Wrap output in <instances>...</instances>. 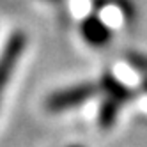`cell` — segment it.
<instances>
[{
  "instance_id": "obj_5",
  "label": "cell",
  "mask_w": 147,
  "mask_h": 147,
  "mask_svg": "<svg viewBox=\"0 0 147 147\" xmlns=\"http://www.w3.org/2000/svg\"><path fill=\"white\" fill-rule=\"evenodd\" d=\"M119 101H115L112 98H105V101L101 103L99 107V117H98V122L103 129H108L112 128V126L115 124V121H117V115H119V108H121Z\"/></svg>"
},
{
  "instance_id": "obj_2",
  "label": "cell",
  "mask_w": 147,
  "mask_h": 147,
  "mask_svg": "<svg viewBox=\"0 0 147 147\" xmlns=\"http://www.w3.org/2000/svg\"><path fill=\"white\" fill-rule=\"evenodd\" d=\"M25 50H27V36L22 30L13 32L7 37L2 50H0V105H2L4 94H5V87L11 82Z\"/></svg>"
},
{
  "instance_id": "obj_1",
  "label": "cell",
  "mask_w": 147,
  "mask_h": 147,
  "mask_svg": "<svg viewBox=\"0 0 147 147\" xmlns=\"http://www.w3.org/2000/svg\"><path fill=\"white\" fill-rule=\"evenodd\" d=\"M98 90L99 89L90 82H83V83H76V85H71V87H64V89L51 92L45 101V107L51 113L75 110V108L82 107V105H85L89 99H92Z\"/></svg>"
},
{
  "instance_id": "obj_6",
  "label": "cell",
  "mask_w": 147,
  "mask_h": 147,
  "mask_svg": "<svg viewBox=\"0 0 147 147\" xmlns=\"http://www.w3.org/2000/svg\"><path fill=\"white\" fill-rule=\"evenodd\" d=\"M144 89H145V90H147V80H145V82H144Z\"/></svg>"
},
{
  "instance_id": "obj_7",
  "label": "cell",
  "mask_w": 147,
  "mask_h": 147,
  "mask_svg": "<svg viewBox=\"0 0 147 147\" xmlns=\"http://www.w3.org/2000/svg\"><path fill=\"white\" fill-rule=\"evenodd\" d=\"M69 147H82V145H69Z\"/></svg>"
},
{
  "instance_id": "obj_3",
  "label": "cell",
  "mask_w": 147,
  "mask_h": 147,
  "mask_svg": "<svg viewBox=\"0 0 147 147\" xmlns=\"http://www.w3.org/2000/svg\"><path fill=\"white\" fill-rule=\"evenodd\" d=\"M80 34L94 48H103L112 41V30L98 16H87L80 25Z\"/></svg>"
},
{
  "instance_id": "obj_8",
  "label": "cell",
  "mask_w": 147,
  "mask_h": 147,
  "mask_svg": "<svg viewBox=\"0 0 147 147\" xmlns=\"http://www.w3.org/2000/svg\"><path fill=\"white\" fill-rule=\"evenodd\" d=\"M48 2H57V0H48Z\"/></svg>"
},
{
  "instance_id": "obj_4",
  "label": "cell",
  "mask_w": 147,
  "mask_h": 147,
  "mask_svg": "<svg viewBox=\"0 0 147 147\" xmlns=\"http://www.w3.org/2000/svg\"><path fill=\"white\" fill-rule=\"evenodd\" d=\"M101 90L105 92V96H108V98L119 101V103H126V99L131 96V90L126 85H122V83L115 76H112V75H105L103 76Z\"/></svg>"
}]
</instances>
